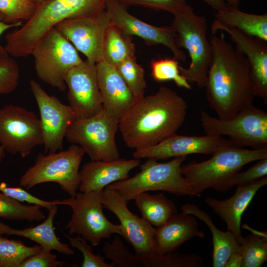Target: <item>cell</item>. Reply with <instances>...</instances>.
Here are the masks:
<instances>
[{
	"label": "cell",
	"mask_w": 267,
	"mask_h": 267,
	"mask_svg": "<svg viewBox=\"0 0 267 267\" xmlns=\"http://www.w3.org/2000/svg\"><path fill=\"white\" fill-rule=\"evenodd\" d=\"M187 110L182 96L162 86L155 93L135 100L121 119L119 130L127 146L142 150L175 134Z\"/></svg>",
	"instance_id": "cell-1"
},
{
	"label": "cell",
	"mask_w": 267,
	"mask_h": 267,
	"mask_svg": "<svg viewBox=\"0 0 267 267\" xmlns=\"http://www.w3.org/2000/svg\"><path fill=\"white\" fill-rule=\"evenodd\" d=\"M222 32L209 39L212 59L205 88L209 106L218 118L225 119L253 104L255 96L247 59L225 40Z\"/></svg>",
	"instance_id": "cell-2"
},
{
	"label": "cell",
	"mask_w": 267,
	"mask_h": 267,
	"mask_svg": "<svg viewBox=\"0 0 267 267\" xmlns=\"http://www.w3.org/2000/svg\"><path fill=\"white\" fill-rule=\"evenodd\" d=\"M106 0H43L33 16L21 27L8 33L13 49L28 56L51 28L64 20L93 15L105 9Z\"/></svg>",
	"instance_id": "cell-3"
},
{
	"label": "cell",
	"mask_w": 267,
	"mask_h": 267,
	"mask_svg": "<svg viewBox=\"0 0 267 267\" xmlns=\"http://www.w3.org/2000/svg\"><path fill=\"white\" fill-rule=\"evenodd\" d=\"M212 155L206 161H192L181 166L182 175L197 196L209 188L230 190L229 182L245 165L267 158V147L247 149L231 142Z\"/></svg>",
	"instance_id": "cell-4"
},
{
	"label": "cell",
	"mask_w": 267,
	"mask_h": 267,
	"mask_svg": "<svg viewBox=\"0 0 267 267\" xmlns=\"http://www.w3.org/2000/svg\"><path fill=\"white\" fill-rule=\"evenodd\" d=\"M187 156L174 158L164 163L147 158L140 165V171L132 177L112 183L105 188L117 191L127 202L140 193L163 191L178 196H195L193 189L181 173L182 163Z\"/></svg>",
	"instance_id": "cell-5"
},
{
	"label": "cell",
	"mask_w": 267,
	"mask_h": 267,
	"mask_svg": "<svg viewBox=\"0 0 267 267\" xmlns=\"http://www.w3.org/2000/svg\"><path fill=\"white\" fill-rule=\"evenodd\" d=\"M174 17L171 26L177 34V45L187 50L191 61L188 68L179 66L180 73L188 82L205 88L212 59L207 20L197 15L189 5Z\"/></svg>",
	"instance_id": "cell-6"
},
{
	"label": "cell",
	"mask_w": 267,
	"mask_h": 267,
	"mask_svg": "<svg viewBox=\"0 0 267 267\" xmlns=\"http://www.w3.org/2000/svg\"><path fill=\"white\" fill-rule=\"evenodd\" d=\"M85 154L81 147L75 144L66 150L46 154L40 153L34 164L21 177L19 185L30 189L41 183L55 182L74 197L79 189V168Z\"/></svg>",
	"instance_id": "cell-7"
},
{
	"label": "cell",
	"mask_w": 267,
	"mask_h": 267,
	"mask_svg": "<svg viewBox=\"0 0 267 267\" xmlns=\"http://www.w3.org/2000/svg\"><path fill=\"white\" fill-rule=\"evenodd\" d=\"M103 190L80 192L74 197L61 200L62 205L70 207L72 213L65 226L70 235L78 234L93 247L104 239H110L114 234L125 239L120 224H114L104 215L101 203Z\"/></svg>",
	"instance_id": "cell-8"
},
{
	"label": "cell",
	"mask_w": 267,
	"mask_h": 267,
	"mask_svg": "<svg viewBox=\"0 0 267 267\" xmlns=\"http://www.w3.org/2000/svg\"><path fill=\"white\" fill-rule=\"evenodd\" d=\"M200 120L206 135L227 136L241 147H267V113L253 104L225 119L212 117L201 110Z\"/></svg>",
	"instance_id": "cell-9"
},
{
	"label": "cell",
	"mask_w": 267,
	"mask_h": 267,
	"mask_svg": "<svg viewBox=\"0 0 267 267\" xmlns=\"http://www.w3.org/2000/svg\"><path fill=\"white\" fill-rule=\"evenodd\" d=\"M38 78L59 90H65L67 73L83 60L77 50L56 28L48 31L33 50Z\"/></svg>",
	"instance_id": "cell-10"
},
{
	"label": "cell",
	"mask_w": 267,
	"mask_h": 267,
	"mask_svg": "<svg viewBox=\"0 0 267 267\" xmlns=\"http://www.w3.org/2000/svg\"><path fill=\"white\" fill-rule=\"evenodd\" d=\"M119 123L102 109L87 118L76 119L68 128L65 138L79 145L91 161H112L120 158L115 135Z\"/></svg>",
	"instance_id": "cell-11"
},
{
	"label": "cell",
	"mask_w": 267,
	"mask_h": 267,
	"mask_svg": "<svg viewBox=\"0 0 267 267\" xmlns=\"http://www.w3.org/2000/svg\"><path fill=\"white\" fill-rule=\"evenodd\" d=\"M43 144L40 120L34 112L12 104L0 108V146L5 151L25 158Z\"/></svg>",
	"instance_id": "cell-12"
},
{
	"label": "cell",
	"mask_w": 267,
	"mask_h": 267,
	"mask_svg": "<svg viewBox=\"0 0 267 267\" xmlns=\"http://www.w3.org/2000/svg\"><path fill=\"white\" fill-rule=\"evenodd\" d=\"M112 24L106 9L97 14L67 19L57 24L56 28L90 62L103 59L106 32Z\"/></svg>",
	"instance_id": "cell-13"
},
{
	"label": "cell",
	"mask_w": 267,
	"mask_h": 267,
	"mask_svg": "<svg viewBox=\"0 0 267 267\" xmlns=\"http://www.w3.org/2000/svg\"><path fill=\"white\" fill-rule=\"evenodd\" d=\"M30 86L40 112L44 153L60 150L66 133L76 119L75 114L69 105L48 95L34 79L30 81Z\"/></svg>",
	"instance_id": "cell-14"
},
{
	"label": "cell",
	"mask_w": 267,
	"mask_h": 267,
	"mask_svg": "<svg viewBox=\"0 0 267 267\" xmlns=\"http://www.w3.org/2000/svg\"><path fill=\"white\" fill-rule=\"evenodd\" d=\"M127 5L119 0H106L105 9L112 23L125 34L142 39L149 46L162 44L169 48L173 58L182 62L186 59L184 52L177 45V34L171 26H156L130 14Z\"/></svg>",
	"instance_id": "cell-15"
},
{
	"label": "cell",
	"mask_w": 267,
	"mask_h": 267,
	"mask_svg": "<svg viewBox=\"0 0 267 267\" xmlns=\"http://www.w3.org/2000/svg\"><path fill=\"white\" fill-rule=\"evenodd\" d=\"M65 82L68 89L69 105L76 119L92 117L102 109L96 64L83 60L67 73Z\"/></svg>",
	"instance_id": "cell-16"
},
{
	"label": "cell",
	"mask_w": 267,
	"mask_h": 267,
	"mask_svg": "<svg viewBox=\"0 0 267 267\" xmlns=\"http://www.w3.org/2000/svg\"><path fill=\"white\" fill-rule=\"evenodd\" d=\"M101 203L103 208L112 212L119 220L124 233L125 239L138 255L157 254L154 241L155 227L142 217L132 212L127 202L117 191L104 188Z\"/></svg>",
	"instance_id": "cell-17"
},
{
	"label": "cell",
	"mask_w": 267,
	"mask_h": 267,
	"mask_svg": "<svg viewBox=\"0 0 267 267\" xmlns=\"http://www.w3.org/2000/svg\"><path fill=\"white\" fill-rule=\"evenodd\" d=\"M211 33L225 31L235 44V49L247 59L255 97L263 99L267 104V42L248 36L238 30L213 21Z\"/></svg>",
	"instance_id": "cell-18"
},
{
	"label": "cell",
	"mask_w": 267,
	"mask_h": 267,
	"mask_svg": "<svg viewBox=\"0 0 267 267\" xmlns=\"http://www.w3.org/2000/svg\"><path fill=\"white\" fill-rule=\"evenodd\" d=\"M232 142L218 135L191 136L174 134L158 144L134 151V158H153L157 160L193 154H212Z\"/></svg>",
	"instance_id": "cell-19"
},
{
	"label": "cell",
	"mask_w": 267,
	"mask_h": 267,
	"mask_svg": "<svg viewBox=\"0 0 267 267\" xmlns=\"http://www.w3.org/2000/svg\"><path fill=\"white\" fill-rule=\"evenodd\" d=\"M103 110L119 123L135 99L116 67L102 60L96 64Z\"/></svg>",
	"instance_id": "cell-20"
},
{
	"label": "cell",
	"mask_w": 267,
	"mask_h": 267,
	"mask_svg": "<svg viewBox=\"0 0 267 267\" xmlns=\"http://www.w3.org/2000/svg\"><path fill=\"white\" fill-rule=\"evenodd\" d=\"M267 184V176L252 183L237 186L234 194L227 199H205L206 203L225 223L227 230L232 233L239 244L243 237L241 231L242 215L257 192Z\"/></svg>",
	"instance_id": "cell-21"
},
{
	"label": "cell",
	"mask_w": 267,
	"mask_h": 267,
	"mask_svg": "<svg viewBox=\"0 0 267 267\" xmlns=\"http://www.w3.org/2000/svg\"><path fill=\"white\" fill-rule=\"evenodd\" d=\"M140 164L139 159L119 158L112 161H91L80 171L81 192L103 190L115 182L129 178L130 172Z\"/></svg>",
	"instance_id": "cell-22"
},
{
	"label": "cell",
	"mask_w": 267,
	"mask_h": 267,
	"mask_svg": "<svg viewBox=\"0 0 267 267\" xmlns=\"http://www.w3.org/2000/svg\"><path fill=\"white\" fill-rule=\"evenodd\" d=\"M205 233L199 229L196 218L183 212L174 214L162 225L155 227L154 241L157 254L163 255L176 252L184 242Z\"/></svg>",
	"instance_id": "cell-23"
},
{
	"label": "cell",
	"mask_w": 267,
	"mask_h": 267,
	"mask_svg": "<svg viewBox=\"0 0 267 267\" xmlns=\"http://www.w3.org/2000/svg\"><path fill=\"white\" fill-rule=\"evenodd\" d=\"M58 211V205L48 210V216L41 223L31 227L17 229L0 222V234L15 235L28 238L44 248L55 250L59 253L72 255L75 253L69 244L60 241L55 232L53 220Z\"/></svg>",
	"instance_id": "cell-24"
},
{
	"label": "cell",
	"mask_w": 267,
	"mask_h": 267,
	"mask_svg": "<svg viewBox=\"0 0 267 267\" xmlns=\"http://www.w3.org/2000/svg\"><path fill=\"white\" fill-rule=\"evenodd\" d=\"M181 212L194 216L208 227L212 235L213 267H224L230 256L234 252L240 251V244L231 232L223 231L214 224L211 217L205 211L194 204H185L181 206Z\"/></svg>",
	"instance_id": "cell-25"
},
{
	"label": "cell",
	"mask_w": 267,
	"mask_h": 267,
	"mask_svg": "<svg viewBox=\"0 0 267 267\" xmlns=\"http://www.w3.org/2000/svg\"><path fill=\"white\" fill-rule=\"evenodd\" d=\"M214 22L233 27L250 36L267 42V14L244 12L228 5L223 10L216 11Z\"/></svg>",
	"instance_id": "cell-26"
},
{
	"label": "cell",
	"mask_w": 267,
	"mask_h": 267,
	"mask_svg": "<svg viewBox=\"0 0 267 267\" xmlns=\"http://www.w3.org/2000/svg\"><path fill=\"white\" fill-rule=\"evenodd\" d=\"M134 200L141 217L155 227L162 225L178 213L175 203L162 193L152 195L144 192Z\"/></svg>",
	"instance_id": "cell-27"
},
{
	"label": "cell",
	"mask_w": 267,
	"mask_h": 267,
	"mask_svg": "<svg viewBox=\"0 0 267 267\" xmlns=\"http://www.w3.org/2000/svg\"><path fill=\"white\" fill-rule=\"evenodd\" d=\"M135 46L132 37L123 33L112 24L105 37L103 60L116 67L126 59L135 56Z\"/></svg>",
	"instance_id": "cell-28"
},
{
	"label": "cell",
	"mask_w": 267,
	"mask_h": 267,
	"mask_svg": "<svg viewBox=\"0 0 267 267\" xmlns=\"http://www.w3.org/2000/svg\"><path fill=\"white\" fill-rule=\"evenodd\" d=\"M43 249L39 244L28 246L21 240L9 239L0 234V267H20L25 260Z\"/></svg>",
	"instance_id": "cell-29"
},
{
	"label": "cell",
	"mask_w": 267,
	"mask_h": 267,
	"mask_svg": "<svg viewBox=\"0 0 267 267\" xmlns=\"http://www.w3.org/2000/svg\"><path fill=\"white\" fill-rule=\"evenodd\" d=\"M267 232H251L243 237L239 252L242 258V267H261L267 261Z\"/></svg>",
	"instance_id": "cell-30"
},
{
	"label": "cell",
	"mask_w": 267,
	"mask_h": 267,
	"mask_svg": "<svg viewBox=\"0 0 267 267\" xmlns=\"http://www.w3.org/2000/svg\"><path fill=\"white\" fill-rule=\"evenodd\" d=\"M0 218L33 222L44 220L45 215L40 206L22 204L0 191Z\"/></svg>",
	"instance_id": "cell-31"
},
{
	"label": "cell",
	"mask_w": 267,
	"mask_h": 267,
	"mask_svg": "<svg viewBox=\"0 0 267 267\" xmlns=\"http://www.w3.org/2000/svg\"><path fill=\"white\" fill-rule=\"evenodd\" d=\"M116 68L130 89L134 99L143 97L146 88L145 71L137 62L136 56L126 59Z\"/></svg>",
	"instance_id": "cell-32"
},
{
	"label": "cell",
	"mask_w": 267,
	"mask_h": 267,
	"mask_svg": "<svg viewBox=\"0 0 267 267\" xmlns=\"http://www.w3.org/2000/svg\"><path fill=\"white\" fill-rule=\"evenodd\" d=\"M178 61L174 58L152 60L151 62L152 76L158 82L172 80L179 87L191 89L189 82L180 73Z\"/></svg>",
	"instance_id": "cell-33"
},
{
	"label": "cell",
	"mask_w": 267,
	"mask_h": 267,
	"mask_svg": "<svg viewBox=\"0 0 267 267\" xmlns=\"http://www.w3.org/2000/svg\"><path fill=\"white\" fill-rule=\"evenodd\" d=\"M38 2L31 0H0V12L6 23L30 19L35 13Z\"/></svg>",
	"instance_id": "cell-34"
},
{
	"label": "cell",
	"mask_w": 267,
	"mask_h": 267,
	"mask_svg": "<svg viewBox=\"0 0 267 267\" xmlns=\"http://www.w3.org/2000/svg\"><path fill=\"white\" fill-rule=\"evenodd\" d=\"M150 267H204L202 258L195 254L171 252L151 256Z\"/></svg>",
	"instance_id": "cell-35"
},
{
	"label": "cell",
	"mask_w": 267,
	"mask_h": 267,
	"mask_svg": "<svg viewBox=\"0 0 267 267\" xmlns=\"http://www.w3.org/2000/svg\"><path fill=\"white\" fill-rule=\"evenodd\" d=\"M20 69L9 54L0 61V94H6L17 88L19 82Z\"/></svg>",
	"instance_id": "cell-36"
},
{
	"label": "cell",
	"mask_w": 267,
	"mask_h": 267,
	"mask_svg": "<svg viewBox=\"0 0 267 267\" xmlns=\"http://www.w3.org/2000/svg\"><path fill=\"white\" fill-rule=\"evenodd\" d=\"M70 245L80 250L83 256L82 267H114L113 265L105 262L103 257L93 252L92 246L81 236L72 237L64 233Z\"/></svg>",
	"instance_id": "cell-37"
},
{
	"label": "cell",
	"mask_w": 267,
	"mask_h": 267,
	"mask_svg": "<svg viewBox=\"0 0 267 267\" xmlns=\"http://www.w3.org/2000/svg\"><path fill=\"white\" fill-rule=\"evenodd\" d=\"M127 6H138L156 11H165L173 15L185 9L186 0H119Z\"/></svg>",
	"instance_id": "cell-38"
},
{
	"label": "cell",
	"mask_w": 267,
	"mask_h": 267,
	"mask_svg": "<svg viewBox=\"0 0 267 267\" xmlns=\"http://www.w3.org/2000/svg\"><path fill=\"white\" fill-rule=\"evenodd\" d=\"M0 191L7 196L20 202L36 205L49 210L55 205H62L61 200L46 201L38 198L21 187H7L6 184H0Z\"/></svg>",
	"instance_id": "cell-39"
},
{
	"label": "cell",
	"mask_w": 267,
	"mask_h": 267,
	"mask_svg": "<svg viewBox=\"0 0 267 267\" xmlns=\"http://www.w3.org/2000/svg\"><path fill=\"white\" fill-rule=\"evenodd\" d=\"M257 161L246 171L239 172L234 176L229 183V189L235 185L252 183L267 176V158Z\"/></svg>",
	"instance_id": "cell-40"
},
{
	"label": "cell",
	"mask_w": 267,
	"mask_h": 267,
	"mask_svg": "<svg viewBox=\"0 0 267 267\" xmlns=\"http://www.w3.org/2000/svg\"><path fill=\"white\" fill-rule=\"evenodd\" d=\"M51 251L43 248L40 252L25 260L20 267H57L65 264L57 260L56 255Z\"/></svg>",
	"instance_id": "cell-41"
},
{
	"label": "cell",
	"mask_w": 267,
	"mask_h": 267,
	"mask_svg": "<svg viewBox=\"0 0 267 267\" xmlns=\"http://www.w3.org/2000/svg\"><path fill=\"white\" fill-rule=\"evenodd\" d=\"M4 16L0 12V37L1 34L7 29L22 25V21L14 23H6L5 22ZM9 54L4 47L0 44V61L6 55Z\"/></svg>",
	"instance_id": "cell-42"
},
{
	"label": "cell",
	"mask_w": 267,
	"mask_h": 267,
	"mask_svg": "<svg viewBox=\"0 0 267 267\" xmlns=\"http://www.w3.org/2000/svg\"><path fill=\"white\" fill-rule=\"evenodd\" d=\"M242 258L239 252L232 253L227 260L224 267H242Z\"/></svg>",
	"instance_id": "cell-43"
},
{
	"label": "cell",
	"mask_w": 267,
	"mask_h": 267,
	"mask_svg": "<svg viewBox=\"0 0 267 267\" xmlns=\"http://www.w3.org/2000/svg\"><path fill=\"white\" fill-rule=\"evenodd\" d=\"M207 3L216 11H218L224 9L227 7L228 4L226 0H202Z\"/></svg>",
	"instance_id": "cell-44"
},
{
	"label": "cell",
	"mask_w": 267,
	"mask_h": 267,
	"mask_svg": "<svg viewBox=\"0 0 267 267\" xmlns=\"http://www.w3.org/2000/svg\"><path fill=\"white\" fill-rule=\"evenodd\" d=\"M226 1L229 6L238 8L240 0H226Z\"/></svg>",
	"instance_id": "cell-45"
},
{
	"label": "cell",
	"mask_w": 267,
	"mask_h": 267,
	"mask_svg": "<svg viewBox=\"0 0 267 267\" xmlns=\"http://www.w3.org/2000/svg\"><path fill=\"white\" fill-rule=\"evenodd\" d=\"M5 155V151L3 148L0 146V162L2 161Z\"/></svg>",
	"instance_id": "cell-46"
},
{
	"label": "cell",
	"mask_w": 267,
	"mask_h": 267,
	"mask_svg": "<svg viewBox=\"0 0 267 267\" xmlns=\"http://www.w3.org/2000/svg\"><path fill=\"white\" fill-rule=\"evenodd\" d=\"M32 0L33 1H35V2H40V1H42L43 0Z\"/></svg>",
	"instance_id": "cell-47"
}]
</instances>
